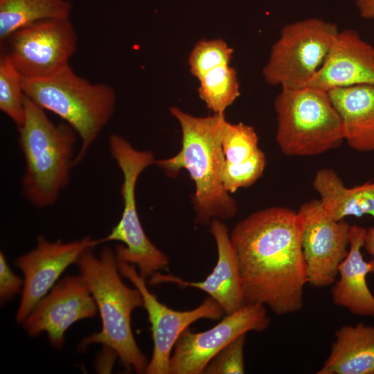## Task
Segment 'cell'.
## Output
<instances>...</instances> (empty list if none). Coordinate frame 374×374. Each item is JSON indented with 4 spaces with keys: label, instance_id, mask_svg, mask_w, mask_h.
<instances>
[{
    "label": "cell",
    "instance_id": "obj_1",
    "mask_svg": "<svg viewBox=\"0 0 374 374\" xmlns=\"http://www.w3.org/2000/svg\"><path fill=\"white\" fill-rule=\"evenodd\" d=\"M301 233V216L285 207L256 211L233 227L244 304L260 303L280 316L301 310L308 283Z\"/></svg>",
    "mask_w": 374,
    "mask_h": 374
},
{
    "label": "cell",
    "instance_id": "obj_2",
    "mask_svg": "<svg viewBox=\"0 0 374 374\" xmlns=\"http://www.w3.org/2000/svg\"><path fill=\"white\" fill-rule=\"evenodd\" d=\"M170 112L181 127V148L175 156L156 160L154 164L171 177L181 169L188 171L195 185L193 202L197 224L206 225L214 219L234 217L237 202L222 181L225 157L221 141L226 121L224 114L195 116L177 107H170Z\"/></svg>",
    "mask_w": 374,
    "mask_h": 374
},
{
    "label": "cell",
    "instance_id": "obj_3",
    "mask_svg": "<svg viewBox=\"0 0 374 374\" xmlns=\"http://www.w3.org/2000/svg\"><path fill=\"white\" fill-rule=\"evenodd\" d=\"M93 249H86L75 263L96 303L102 329L84 338L80 348L102 344L119 357L126 369L145 373L148 361L135 341L131 325L133 310L143 306L142 296L135 287L123 282L116 253L109 247H103L98 256Z\"/></svg>",
    "mask_w": 374,
    "mask_h": 374
},
{
    "label": "cell",
    "instance_id": "obj_4",
    "mask_svg": "<svg viewBox=\"0 0 374 374\" xmlns=\"http://www.w3.org/2000/svg\"><path fill=\"white\" fill-rule=\"evenodd\" d=\"M17 130L25 162L21 193L37 208L52 206L70 181L78 136L66 123H53L27 96L24 120Z\"/></svg>",
    "mask_w": 374,
    "mask_h": 374
},
{
    "label": "cell",
    "instance_id": "obj_5",
    "mask_svg": "<svg viewBox=\"0 0 374 374\" xmlns=\"http://www.w3.org/2000/svg\"><path fill=\"white\" fill-rule=\"evenodd\" d=\"M26 96L69 124L80 147L74 166L85 157L115 111L116 96L111 86L92 83L70 65L45 78L24 80Z\"/></svg>",
    "mask_w": 374,
    "mask_h": 374
},
{
    "label": "cell",
    "instance_id": "obj_6",
    "mask_svg": "<svg viewBox=\"0 0 374 374\" xmlns=\"http://www.w3.org/2000/svg\"><path fill=\"white\" fill-rule=\"evenodd\" d=\"M274 109L276 141L287 156L323 154L344 140L341 118L325 90L282 87Z\"/></svg>",
    "mask_w": 374,
    "mask_h": 374
},
{
    "label": "cell",
    "instance_id": "obj_7",
    "mask_svg": "<svg viewBox=\"0 0 374 374\" xmlns=\"http://www.w3.org/2000/svg\"><path fill=\"white\" fill-rule=\"evenodd\" d=\"M109 149L123 175L121 195L123 209L118 224L100 244L118 241L116 247V259L137 267L139 274L148 279L170 262L168 257L158 249L146 235L140 222L136 202V185L141 172L154 164L156 159L150 151L139 150L124 137L112 134L109 137Z\"/></svg>",
    "mask_w": 374,
    "mask_h": 374
},
{
    "label": "cell",
    "instance_id": "obj_8",
    "mask_svg": "<svg viewBox=\"0 0 374 374\" xmlns=\"http://www.w3.org/2000/svg\"><path fill=\"white\" fill-rule=\"evenodd\" d=\"M338 32L337 24L316 17L285 26L263 68L265 82L281 88L308 86L323 65Z\"/></svg>",
    "mask_w": 374,
    "mask_h": 374
},
{
    "label": "cell",
    "instance_id": "obj_9",
    "mask_svg": "<svg viewBox=\"0 0 374 374\" xmlns=\"http://www.w3.org/2000/svg\"><path fill=\"white\" fill-rule=\"evenodd\" d=\"M1 48L25 80L54 75L69 64L78 35L70 18L43 19L12 33Z\"/></svg>",
    "mask_w": 374,
    "mask_h": 374
},
{
    "label": "cell",
    "instance_id": "obj_10",
    "mask_svg": "<svg viewBox=\"0 0 374 374\" xmlns=\"http://www.w3.org/2000/svg\"><path fill=\"white\" fill-rule=\"evenodd\" d=\"M269 323L265 305L245 303L206 331L187 328L174 346L169 374L203 373L211 359L231 341L249 331L262 332Z\"/></svg>",
    "mask_w": 374,
    "mask_h": 374
},
{
    "label": "cell",
    "instance_id": "obj_11",
    "mask_svg": "<svg viewBox=\"0 0 374 374\" xmlns=\"http://www.w3.org/2000/svg\"><path fill=\"white\" fill-rule=\"evenodd\" d=\"M117 263L121 276L127 278L140 292L143 307L151 324L154 346L145 373L169 374L170 357L182 332L199 319H219L224 311L209 296L192 310L179 311L171 309L149 291L145 279L139 274L134 265L118 260Z\"/></svg>",
    "mask_w": 374,
    "mask_h": 374
},
{
    "label": "cell",
    "instance_id": "obj_12",
    "mask_svg": "<svg viewBox=\"0 0 374 374\" xmlns=\"http://www.w3.org/2000/svg\"><path fill=\"white\" fill-rule=\"evenodd\" d=\"M297 212L302 218L301 245L308 283L329 286L335 282L338 267L348 254L350 226L332 218L317 199L303 204Z\"/></svg>",
    "mask_w": 374,
    "mask_h": 374
},
{
    "label": "cell",
    "instance_id": "obj_13",
    "mask_svg": "<svg viewBox=\"0 0 374 374\" xmlns=\"http://www.w3.org/2000/svg\"><path fill=\"white\" fill-rule=\"evenodd\" d=\"M99 244L98 240L89 236L69 242L61 240L51 242L43 235L38 236L36 247L19 256L15 262L24 275L17 321L23 323L63 271L70 265L75 263L86 249Z\"/></svg>",
    "mask_w": 374,
    "mask_h": 374
},
{
    "label": "cell",
    "instance_id": "obj_14",
    "mask_svg": "<svg viewBox=\"0 0 374 374\" xmlns=\"http://www.w3.org/2000/svg\"><path fill=\"white\" fill-rule=\"evenodd\" d=\"M98 308L81 275L66 276L54 285L22 323L30 336L46 332L60 349L66 330L74 323L96 316Z\"/></svg>",
    "mask_w": 374,
    "mask_h": 374
},
{
    "label": "cell",
    "instance_id": "obj_15",
    "mask_svg": "<svg viewBox=\"0 0 374 374\" xmlns=\"http://www.w3.org/2000/svg\"><path fill=\"white\" fill-rule=\"evenodd\" d=\"M210 231L215 241L217 259L215 266L205 279L192 282L172 274L157 272L149 278L151 285L174 283L180 287H193L206 292L222 309L231 314L244 304V294L235 252L226 225L220 219L210 223Z\"/></svg>",
    "mask_w": 374,
    "mask_h": 374
},
{
    "label": "cell",
    "instance_id": "obj_16",
    "mask_svg": "<svg viewBox=\"0 0 374 374\" xmlns=\"http://www.w3.org/2000/svg\"><path fill=\"white\" fill-rule=\"evenodd\" d=\"M357 84L374 85V46L355 30H339L323 65L308 86L327 91Z\"/></svg>",
    "mask_w": 374,
    "mask_h": 374
},
{
    "label": "cell",
    "instance_id": "obj_17",
    "mask_svg": "<svg viewBox=\"0 0 374 374\" xmlns=\"http://www.w3.org/2000/svg\"><path fill=\"white\" fill-rule=\"evenodd\" d=\"M366 230L350 226L348 254L338 267L339 277L334 283L331 294L336 305L358 316L374 317V296L366 281L367 275L373 272V265L364 260L362 253Z\"/></svg>",
    "mask_w": 374,
    "mask_h": 374
},
{
    "label": "cell",
    "instance_id": "obj_18",
    "mask_svg": "<svg viewBox=\"0 0 374 374\" xmlns=\"http://www.w3.org/2000/svg\"><path fill=\"white\" fill-rule=\"evenodd\" d=\"M327 92L348 145L359 152L374 151V85L335 87Z\"/></svg>",
    "mask_w": 374,
    "mask_h": 374
},
{
    "label": "cell",
    "instance_id": "obj_19",
    "mask_svg": "<svg viewBox=\"0 0 374 374\" xmlns=\"http://www.w3.org/2000/svg\"><path fill=\"white\" fill-rule=\"evenodd\" d=\"M335 336L329 355L317 374H374V326H343Z\"/></svg>",
    "mask_w": 374,
    "mask_h": 374
},
{
    "label": "cell",
    "instance_id": "obj_20",
    "mask_svg": "<svg viewBox=\"0 0 374 374\" xmlns=\"http://www.w3.org/2000/svg\"><path fill=\"white\" fill-rule=\"evenodd\" d=\"M313 187L323 210L334 220L364 215L374 218V181L348 188L334 170L322 168L314 176Z\"/></svg>",
    "mask_w": 374,
    "mask_h": 374
},
{
    "label": "cell",
    "instance_id": "obj_21",
    "mask_svg": "<svg viewBox=\"0 0 374 374\" xmlns=\"http://www.w3.org/2000/svg\"><path fill=\"white\" fill-rule=\"evenodd\" d=\"M72 5L68 0H0V42L17 30L36 21L70 18Z\"/></svg>",
    "mask_w": 374,
    "mask_h": 374
},
{
    "label": "cell",
    "instance_id": "obj_22",
    "mask_svg": "<svg viewBox=\"0 0 374 374\" xmlns=\"http://www.w3.org/2000/svg\"><path fill=\"white\" fill-rule=\"evenodd\" d=\"M198 80L199 96L214 114H224L240 96L237 73L230 65L217 67Z\"/></svg>",
    "mask_w": 374,
    "mask_h": 374
},
{
    "label": "cell",
    "instance_id": "obj_23",
    "mask_svg": "<svg viewBox=\"0 0 374 374\" xmlns=\"http://www.w3.org/2000/svg\"><path fill=\"white\" fill-rule=\"evenodd\" d=\"M25 79L1 48L0 54V110L17 126L25 116Z\"/></svg>",
    "mask_w": 374,
    "mask_h": 374
},
{
    "label": "cell",
    "instance_id": "obj_24",
    "mask_svg": "<svg viewBox=\"0 0 374 374\" xmlns=\"http://www.w3.org/2000/svg\"><path fill=\"white\" fill-rule=\"evenodd\" d=\"M221 143L225 161L231 164L244 163L260 150L254 128L242 123L226 121Z\"/></svg>",
    "mask_w": 374,
    "mask_h": 374
},
{
    "label": "cell",
    "instance_id": "obj_25",
    "mask_svg": "<svg viewBox=\"0 0 374 374\" xmlns=\"http://www.w3.org/2000/svg\"><path fill=\"white\" fill-rule=\"evenodd\" d=\"M233 53V48L222 39L200 40L188 57L190 73L199 80L217 67L229 65Z\"/></svg>",
    "mask_w": 374,
    "mask_h": 374
},
{
    "label": "cell",
    "instance_id": "obj_26",
    "mask_svg": "<svg viewBox=\"0 0 374 374\" xmlns=\"http://www.w3.org/2000/svg\"><path fill=\"white\" fill-rule=\"evenodd\" d=\"M265 166V154L261 150L242 163L231 164L225 161L222 174L224 188L229 193H233L239 188L252 185L262 175Z\"/></svg>",
    "mask_w": 374,
    "mask_h": 374
},
{
    "label": "cell",
    "instance_id": "obj_27",
    "mask_svg": "<svg viewBox=\"0 0 374 374\" xmlns=\"http://www.w3.org/2000/svg\"><path fill=\"white\" fill-rule=\"evenodd\" d=\"M246 334L238 336L208 362L204 374H243L244 373V346Z\"/></svg>",
    "mask_w": 374,
    "mask_h": 374
},
{
    "label": "cell",
    "instance_id": "obj_28",
    "mask_svg": "<svg viewBox=\"0 0 374 374\" xmlns=\"http://www.w3.org/2000/svg\"><path fill=\"white\" fill-rule=\"evenodd\" d=\"M24 280L16 275L9 267L4 253H0V299L5 303L19 292H22Z\"/></svg>",
    "mask_w": 374,
    "mask_h": 374
},
{
    "label": "cell",
    "instance_id": "obj_29",
    "mask_svg": "<svg viewBox=\"0 0 374 374\" xmlns=\"http://www.w3.org/2000/svg\"><path fill=\"white\" fill-rule=\"evenodd\" d=\"M355 6L362 18L374 19V0H356Z\"/></svg>",
    "mask_w": 374,
    "mask_h": 374
},
{
    "label": "cell",
    "instance_id": "obj_30",
    "mask_svg": "<svg viewBox=\"0 0 374 374\" xmlns=\"http://www.w3.org/2000/svg\"><path fill=\"white\" fill-rule=\"evenodd\" d=\"M364 247L368 253L372 256L371 260L373 265V272L374 275V227H371L366 230L364 236Z\"/></svg>",
    "mask_w": 374,
    "mask_h": 374
}]
</instances>
